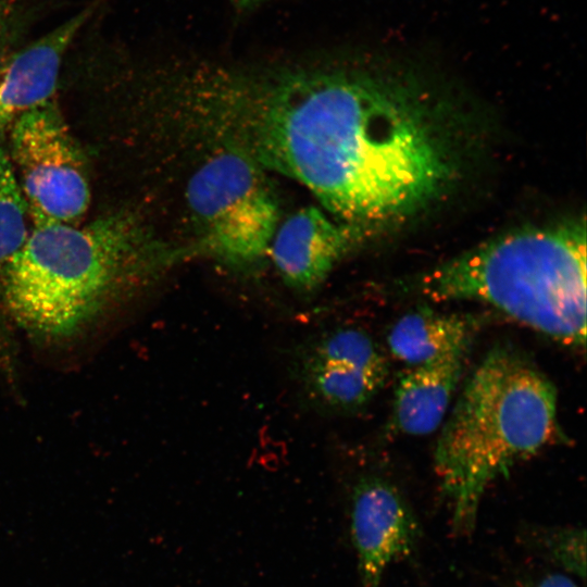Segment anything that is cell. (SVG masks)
<instances>
[{"label":"cell","instance_id":"obj_1","mask_svg":"<svg viewBox=\"0 0 587 587\" xmlns=\"http://www.w3.org/2000/svg\"><path fill=\"white\" fill-rule=\"evenodd\" d=\"M172 254L133 215L33 227L7 268L0 296L30 337H73L153 283Z\"/></svg>","mask_w":587,"mask_h":587},{"label":"cell","instance_id":"obj_2","mask_svg":"<svg viewBox=\"0 0 587 587\" xmlns=\"http://www.w3.org/2000/svg\"><path fill=\"white\" fill-rule=\"evenodd\" d=\"M559 436L550 379L513 348H492L466 380L435 449L455 530L473 528L491 482Z\"/></svg>","mask_w":587,"mask_h":587},{"label":"cell","instance_id":"obj_3","mask_svg":"<svg viewBox=\"0 0 587 587\" xmlns=\"http://www.w3.org/2000/svg\"><path fill=\"white\" fill-rule=\"evenodd\" d=\"M422 295L473 300L562 344L586 341V228L570 222L507 234L423 275Z\"/></svg>","mask_w":587,"mask_h":587},{"label":"cell","instance_id":"obj_4","mask_svg":"<svg viewBox=\"0 0 587 587\" xmlns=\"http://www.w3.org/2000/svg\"><path fill=\"white\" fill-rule=\"evenodd\" d=\"M264 168L222 148L190 177L187 203L204 253L236 267L258 264L279 224L278 200Z\"/></svg>","mask_w":587,"mask_h":587},{"label":"cell","instance_id":"obj_5","mask_svg":"<svg viewBox=\"0 0 587 587\" xmlns=\"http://www.w3.org/2000/svg\"><path fill=\"white\" fill-rule=\"evenodd\" d=\"M7 151L33 227L78 225L90 203L88 168L51 100L10 127Z\"/></svg>","mask_w":587,"mask_h":587},{"label":"cell","instance_id":"obj_6","mask_svg":"<svg viewBox=\"0 0 587 587\" xmlns=\"http://www.w3.org/2000/svg\"><path fill=\"white\" fill-rule=\"evenodd\" d=\"M351 500V537L361 587H380L388 566L412 551L417 523L400 491L383 477H361Z\"/></svg>","mask_w":587,"mask_h":587},{"label":"cell","instance_id":"obj_7","mask_svg":"<svg viewBox=\"0 0 587 587\" xmlns=\"http://www.w3.org/2000/svg\"><path fill=\"white\" fill-rule=\"evenodd\" d=\"M352 228L320 208H302L279 222L268 257L288 287L312 292L351 248Z\"/></svg>","mask_w":587,"mask_h":587},{"label":"cell","instance_id":"obj_8","mask_svg":"<svg viewBox=\"0 0 587 587\" xmlns=\"http://www.w3.org/2000/svg\"><path fill=\"white\" fill-rule=\"evenodd\" d=\"M98 5L90 3L0 66V136L23 114L52 100L63 58Z\"/></svg>","mask_w":587,"mask_h":587},{"label":"cell","instance_id":"obj_9","mask_svg":"<svg viewBox=\"0 0 587 587\" xmlns=\"http://www.w3.org/2000/svg\"><path fill=\"white\" fill-rule=\"evenodd\" d=\"M466 353L412 367L399 380L392 409L397 430L410 436L435 432L444 422Z\"/></svg>","mask_w":587,"mask_h":587},{"label":"cell","instance_id":"obj_10","mask_svg":"<svg viewBox=\"0 0 587 587\" xmlns=\"http://www.w3.org/2000/svg\"><path fill=\"white\" fill-rule=\"evenodd\" d=\"M474 327L465 316L419 309L396 321L387 344L396 359L416 367L467 353Z\"/></svg>","mask_w":587,"mask_h":587},{"label":"cell","instance_id":"obj_11","mask_svg":"<svg viewBox=\"0 0 587 587\" xmlns=\"http://www.w3.org/2000/svg\"><path fill=\"white\" fill-rule=\"evenodd\" d=\"M295 376L301 394L314 408L351 412L370 402L384 379L345 361L322 357L304 345L297 352Z\"/></svg>","mask_w":587,"mask_h":587},{"label":"cell","instance_id":"obj_12","mask_svg":"<svg viewBox=\"0 0 587 587\" xmlns=\"http://www.w3.org/2000/svg\"><path fill=\"white\" fill-rule=\"evenodd\" d=\"M30 223L7 147L0 139V285L33 229Z\"/></svg>","mask_w":587,"mask_h":587},{"label":"cell","instance_id":"obj_13","mask_svg":"<svg viewBox=\"0 0 587 587\" xmlns=\"http://www.w3.org/2000/svg\"><path fill=\"white\" fill-rule=\"evenodd\" d=\"M329 359L345 361L385 380L387 364L373 338L358 327H339L313 338L304 345Z\"/></svg>","mask_w":587,"mask_h":587},{"label":"cell","instance_id":"obj_14","mask_svg":"<svg viewBox=\"0 0 587 587\" xmlns=\"http://www.w3.org/2000/svg\"><path fill=\"white\" fill-rule=\"evenodd\" d=\"M547 547L552 558L562 566L585 577V532L570 528L551 534Z\"/></svg>","mask_w":587,"mask_h":587},{"label":"cell","instance_id":"obj_15","mask_svg":"<svg viewBox=\"0 0 587 587\" xmlns=\"http://www.w3.org/2000/svg\"><path fill=\"white\" fill-rule=\"evenodd\" d=\"M529 587H578V585L563 574H551Z\"/></svg>","mask_w":587,"mask_h":587},{"label":"cell","instance_id":"obj_16","mask_svg":"<svg viewBox=\"0 0 587 587\" xmlns=\"http://www.w3.org/2000/svg\"><path fill=\"white\" fill-rule=\"evenodd\" d=\"M268 0H229L234 12L238 16L248 15Z\"/></svg>","mask_w":587,"mask_h":587}]
</instances>
